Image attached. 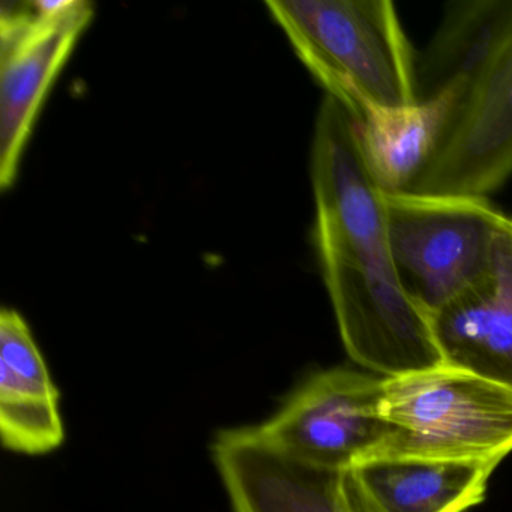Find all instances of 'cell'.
<instances>
[{
	"instance_id": "1",
	"label": "cell",
	"mask_w": 512,
	"mask_h": 512,
	"mask_svg": "<svg viewBox=\"0 0 512 512\" xmlns=\"http://www.w3.org/2000/svg\"><path fill=\"white\" fill-rule=\"evenodd\" d=\"M311 184L314 241L347 355L385 379L446 365L431 317L398 281L386 193L368 166L358 119L329 95L314 127Z\"/></svg>"
},
{
	"instance_id": "2",
	"label": "cell",
	"mask_w": 512,
	"mask_h": 512,
	"mask_svg": "<svg viewBox=\"0 0 512 512\" xmlns=\"http://www.w3.org/2000/svg\"><path fill=\"white\" fill-rule=\"evenodd\" d=\"M266 7L326 95L355 118L418 103L416 58L389 0H269Z\"/></svg>"
},
{
	"instance_id": "3",
	"label": "cell",
	"mask_w": 512,
	"mask_h": 512,
	"mask_svg": "<svg viewBox=\"0 0 512 512\" xmlns=\"http://www.w3.org/2000/svg\"><path fill=\"white\" fill-rule=\"evenodd\" d=\"M383 416V457L502 461L512 452V392L451 365L385 379Z\"/></svg>"
},
{
	"instance_id": "4",
	"label": "cell",
	"mask_w": 512,
	"mask_h": 512,
	"mask_svg": "<svg viewBox=\"0 0 512 512\" xmlns=\"http://www.w3.org/2000/svg\"><path fill=\"white\" fill-rule=\"evenodd\" d=\"M508 215L487 197L386 193L389 248L406 295L434 316L487 268Z\"/></svg>"
},
{
	"instance_id": "5",
	"label": "cell",
	"mask_w": 512,
	"mask_h": 512,
	"mask_svg": "<svg viewBox=\"0 0 512 512\" xmlns=\"http://www.w3.org/2000/svg\"><path fill=\"white\" fill-rule=\"evenodd\" d=\"M385 377L331 368L311 374L257 430L275 448L319 469L343 472L388 440Z\"/></svg>"
},
{
	"instance_id": "6",
	"label": "cell",
	"mask_w": 512,
	"mask_h": 512,
	"mask_svg": "<svg viewBox=\"0 0 512 512\" xmlns=\"http://www.w3.org/2000/svg\"><path fill=\"white\" fill-rule=\"evenodd\" d=\"M94 17L83 0L4 2L0 11V187L14 184L38 112Z\"/></svg>"
},
{
	"instance_id": "7",
	"label": "cell",
	"mask_w": 512,
	"mask_h": 512,
	"mask_svg": "<svg viewBox=\"0 0 512 512\" xmlns=\"http://www.w3.org/2000/svg\"><path fill=\"white\" fill-rule=\"evenodd\" d=\"M512 175V35L452 107L424 172L401 193L488 197Z\"/></svg>"
},
{
	"instance_id": "8",
	"label": "cell",
	"mask_w": 512,
	"mask_h": 512,
	"mask_svg": "<svg viewBox=\"0 0 512 512\" xmlns=\"http://www.w3.org/2000/svg\"><path fill=\"white\" fill-rule=\"evenodd\" d=\"M211 454L233 512H346L340 472L295 460L257 427L218 431Z\"/></svg>"
},
{
	"instance_id": "9",
	"label": "cell",
	"mask_w": 512,
	"mask_h": 512,
	"mask_svg": "<svg viewBox=\"0 0 512 512\" xmlns=\"http://www.w3.org/2000/svg\"><path fill=\"white\" fill-rule=\"evenodd\" d=\"M431 323L446 365L512 392V217L500 227L485 271Z\"/></svg>"
},
{
	"instance_id": "10",
	"label": "cell",
	"mask_w": 512,
	"mask_h": 512,
	"mask_svg": "<svg viewBox=\"0 0 512 512\" xmlns=\"http://www.w3.org/2000/svg\"><path fill=\"white\" fill-rule=\"evenodd\" d=\"M500 463L374 455L340 472L341 502L346 512H466Z\"/></svg>"
},
{
	"instance_id": "11",
	"label": "cell",
	"mask_w": 512,
	"mask_h": 512,
	"mask_svg": "<svg viewBox=\"0 0 512 512\" xmlns=\"http://www.w3.org/2000/svg\"><path fill=\"white\" fill-rule=\"evenodd\" d=\"M56 388L26 320L0 314V437L8 451L43 455L64 443Z\"/></svg>"
},
{
	"instance_id": "12",
	"label": "cell",
	"mask_w": 512,
	"mask_h": 512,
	"mask_svg": "<svg viewBox=\"0 0 512 512\" xmlns=\"http://www.w3.org/2000/svg\"><path fill=\"white\" fill-rule=\"evenodd\" d=\"M512 35V0H470L446 7L425 52L416 59L418 101H457Z\"/></svg>"
},
{
	"instance_id": "13",
	"label": "cell",
	"mask_w": 512,
	"mask_h": 512,
	"mask_svg": "<svg viewBox=\"0 0 512 512\" xmlns=\"http://www.w3.org/2000/svg\"><path fill=\"white\" fill-rule=\"evenodd\" d=\"M454 100L439 97L398 110H368L358 119L368 166L385 193H401L424 172L448 127Z\"/></svg>"
}]
</instances>
